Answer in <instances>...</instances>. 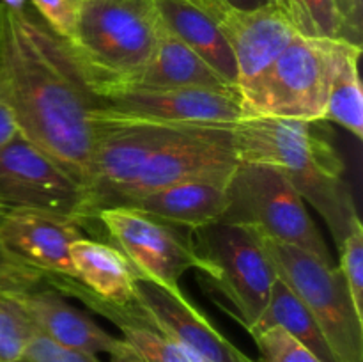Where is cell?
Segmentation results:
<instances>
[{
    "instance_id": "1",
    "label": "cell",
    "mask_w": 363,
    "mask_h": 362,
    "mask_svg": "<svg viewBox=\"0 0 363 362\" xmlns=\"http://www.w3.org/2000/svg\"><path fill=\"white\" fill-rule=\"evenodd\" d=\"M0 80L18 130L87 188L96 98L66 39L25 7L0 2Z\"/></svg>"
},
{
    "instance_id": "2",
    "label": "cell",
    "mask_w": 363,
    "mask_h": 362,
    "mask_svg": "<svg viewBox=\"0 0 363 362\" xmlns=\"http://www.w3.org/2000/svg\"><path fill=\"white\" fill-rule=\"evenodd\" d=\"M240 163L234 124L152 123L96 116L87 185L89 213L130 204L152 190L204 176H230Z\"/></svg>"
},
{
    "instance_id": "3",
    "label": "cell",
    "mask_w": 363,
    "mask_h": 362,
    "mask_svg": "<svg viewBox=\"0 0 363 362\" xmlns=\"http://www.w3.org/2000/svg\"><path fill=\"white\" fill-rule=\"evenodd\" d=\"M326 121L245 117L234 124L240 162L264 163L286 176L328 226L337 247L360 219L342 156Z\"/></svg>"
},
{
    "instance_id": "4",
    "label": "cell",
    "mask_w": 363,
    "mask_h": 362,
    "mask_svg": "<svg viewBox=\"0 0 363 362\" xmlns=\"http://www.w3.org/2000/svg\"><path fill=\"white\" fill-rule=\"evenodd\" d=\"M362 46L298 32L272 66L241 94L247 117L323 121L330 87L344 60Z\"/></svg>"
},
{
    "instance_id": "5",
    "label": "cell",
    "mask_w": 363,
    "mask_h": 362,
    "mask_svg": "<svg viewBox=\"0 0 363 362\" xmlns=\"http://www.w3.org/2000/svg\"><path fill=\"white\" fill-rule=\"evenodd\" d=\"M162 31L152 0H78L67 45L89 82L123 80L151 59Z\"/></svg>"
},
{
    "instance_id": "6",
    "label": "cell",
    "mask_w": 363,
    "mask_h": 362,
    "mask_svg": "<svg viewBox=\"0 0 363 362\" xmlns=\"http://www.w3.org/2000/svg\"><path fill=\"white\" fill-rule=\"evenodd\" d=\"M227 192L229 206L218 222L250 227L264 240L293 245L333 265L305 201L275 167L240 162Z\"/></svg>"
},
{
    "instance_id": "7",
    "label": "cell",
    "mask_w": 363,
    "mask_h": 362,
    "mask_svg": "<svg viewBox=\"0 0 363 362\" xmlns=\"http://www.w3.org/2000/svg\"><path fill=\"white\" fill-rule=\"evenodd\" d=\"M188 241L197 258V270L225 295L250 334L268 305L277 280L262 238L250 227L213 222L191 229Z\"/></svg>"
},
{
    "instance_id": "8",
    "label": "cell",
    "mask_w": 363,
    "mask_h": 362,
    "mask_svg": "<svg viewBox=\"0 0 363 362\" xmlns=\"http://www.w3.org/2000/svg\"><path fill=\"white\" fill-rule=\"evenodd\" d=\"M279 279L293 291L321 329L337 362H363V316L358 314L339 266L262 238Z\"/></svg>"
},
{
    "instance_id": "9",
    "label": "cell",
    "mask_w": 363,
    "mask_h": 362,
    "mask_svg": "<svg viewBox=\"0 0 363 362\" xmlns=\"http://www.w3.org/2000/svg\"><path fill=\"white\" fill-rule=\"evenodd\" d=\"M89 85L98 106L96 116L101 117L190 124H236L247 117L236 89L160 87L112 80Z\"/></svg>"
},
{
    "instance_id": "10",
    "label": "cell",
    "mask_w": 363,
    "mask_h": 362,
    "mask_svg": "<svg viewBox=\"0 0 363 362\" xmlns=\"http://www.w3.org/2000/svg\"><path fill=\"white\" fill-rule=\"evenodd\" d=\"M0 209H35L91 219L87 188L20 133L0 151Z\"/></svg>"
},
{
    "instance_id": "11",
    "label": "cell",
    "mask_w": 363,
    "mask_h": 362,
    "mask_svg": "<svg viewBox=\"0 0 363 362\" xmlns=\"http://www.w3.org/2000/svg\"><path fill=\"white\" fill-rule=\"evenodd\" d=\"M108 236L135 272L169 290H179V279L197 268V258L176 227L151 219L133 208H105L96 213Z\"/></svg>"
},
{
    "instance_id": "12",
    "label": "cell",
    "mask_w": 363,
    "mask_h": 362,
    "mask_svg": "<svg viewBox=\"0 0 363 362\" xmlns=\"http://www.w3.org/2000/svg\"><path fill=\"white\" fill-rule=\"evenodd\" d=\"M229 43L238 66V91L243 94L298 34L289 20L273 6L241 9L229 0H191Z\"/></svg>"
},
{
    "instance_id": "13",
    "label": "cell",
    "mask_w": 363,
    "mask_h": 362,
    "mask_svg": "<svg viewBox=\"0 0 363 362\" xmlns=\"http://www.w3.org/2000/svg\"><path fill=\"white\" fill-rule=\"evenodd\" d=\"M135 302L158 332L204 362H255L222 336L181 290H169L135 272Z\"/></svg>"
},
{
    "instance_id": "14",
    "label": "cell",
    "mask_w": 363,
    "mask_h": 362,
    "mask_svg": "<svg viewBox=\"0 0 363 362\" xmlns=\"http://www.w3.org/2000/svg\"><path fill=\"white\" fill-rule=\"evenodd\" d=\"M82 224L69 216L35 209H9L0 219L4 248L43 273L77 277L71 263V243L80 240Z\"/></svg>"
},
{
    "instance_id": "15",
    "label": "cell",
    "mask_w": 363,
    "mask_h": 362,
    "mask_svg": "<svg viewBox=\"0 0 363 362\" xmlns=\"http://www.w3.org/2000/svg\"><path fill=\"white\" fill-rule=\"evenodd\" d=\"M230 176H204L177 181L140 195L121 208H133L174 227L197 229L222 219L229 206L227 185Z\"/></svg>"
},
{
    "instance_id": "16",
    "label": "cell",
    "mask_w": 363,
    "mask_h": 362,
    "mask_svg": "<svg viewBox=\"0 0 363 362\" xmlns=\"http://www.w3.org/2000/svg\"><path fill=\"white\" fill-rule=\"evenodd\" d=\"M11 295L34 329L60 346L98 355L110 353L119 341L53 287L45 290L41 286L27 293Z\"/></svg>"
},
{
    "instance_id": "17",
    "label": "cell",
    "mask_w": 363,
    "mask_h": 362,
    "mask_svg": "<svg viewBox=\"0 0 363 362\" xmlns=\"http://www.w3.org/2000/svg\"><path fill=\"white\" fill-rule=\"evenodd\" d=\"M162 25L238 89V66L215 21L191 0H152Z\"/></svg>"
},
{
    "instance_id": "18",
    "label": "cell",
    "mask_w": 363,
    "mask_h": 362,
    "mask_svg": "<svg viewBox=\"0 0 363 362\" xmlns=\"http://www.w3.org/2000/svg\"><path fill=\"white\" fill-rule=\"evenodd\" d=\"M105 82V80H98ZM130 84L160 85V87H206L236 89L216 73L199 53L170 34L163 27L158 46L144 67L123 80ZM238 91V89H236Z\"/></svg>"
},
{
    "instance_id": "19",
    "label": "cell",
    "mask_w": 363,
    "mask_h": 362,
    "mask_svg": "<svg viewBox=\"0 0 363 362\" xmlns=\"http://www.w3.org/2000/svg\"><path fill=\"white\" fill-rule=\"evenodd\" d=\"M77 279L98 297L116 304L135 302V270L123 252L101 241H73L69 248Z\"/></svg>"
},
{
    "instance_id": "20",
    "label": "cell",
    "mask_w": 363,
    "mask_h": 362,
    "mask_svg": "<svg viewBox=\"0 0 363 362\" xmlns=\"http://www.w3.org/2000/svg\"><path fill=\"white\" fill-rule=\"evenodd\" d=\"M268 327H282L286 332H289L298 343L311 350L321 362H337L335 355L330 350L315 319L305 309V305L298 300L296 295L279 279V275H277L275 284L272 287L268 305H266L261 319L254 327L250 336L259 330L268 329Z\"/></svg>"
},
{
    "instance_id": "21",
    "label": "cell",
    "mask_w": 363,
    "mask_h": 362,
    "mask_svg": "<svg viewBox=\"0 0 363 362\" xmlns=\"http://www.w3.org/2000/svg\"><path fill=\"white\" fill-rule=\"evenodd\" d=\"M362 48L354 50L337 71L330 87L323 121H332L350 131L354 138H363V91L360 80Z\"/></svg>"
},
{
    "instance_id": "22",
    "label": "cell",
    "mask_w": 363,
    "mask_h": 362,
    "mask_svg": "<svg viewBox=\"0 0 363 362\" xmlns=\"http://www.w3.org/2000/svg\"><path fill=\"white\" fill-rule=\"evenodd\" d=\"M289 21L303 35L342 39L335 0H291Z\"/></svg>"
},
{
    "instance_id": "23",
    "label": "cell",
    "mask_w": 363,
    "mask_h": 362,
    "mask_svg": "<svg viewBox=\"0 0 363 362\" xmlns=\"http://www.w3.org/2000/svg\"><path fill=\"white\" fill-rule=\"evenodd\" d=\"M34 325L27 318L11 293L0 291V358L2 362H16L23 355Z\"/></svg>"
},
{
    "instance_id": "24",
    "label": "cell",
    "mask_w": 363,
    "mask_h": 362,
    "mask_svg": "<svg viewBox=\"0 0 363 362\" xmlns=\"http://www.w3.org/2000/svg\"><path fill=\"white\" fill-rule=\"evenodd\" d=\"M123 339L133 346L147 362H201L197 355L188 351L176 341L169 339L152 327H121Z\"/></svg>"
},
{
    "instance_id": "25",
    "label": "cell",
    "mask_w": 363,
    "mask_h": 362,
    "mask_svg": "<svg viewBox=\"0 0 363 362\" xmlns=\"http://www.w3.org/2000/svg\"><path fill=\"white\" fill-rule=\"evenodd\" d=\"M339 268L358 314L363 316V224L360 219L354 220L350 234L344 238L342 245L339 247Z\"/></svg>"
},
{
    "instance_id": "26",
    "label": "cell",
    "mask_w": 363,
    "mask_h": 362,
    "mask_svg": "<svg viewBox=\"0 0 363 362\" xmlns=\"http://www.w3.org/2000/svg\"><path fill=\"white\" fill-rule=\"evenodd\" d=\"M252 337L261 351V362H321L282 327H268Z\"/></svg>"
},
{
    "instance_id": "27",
    "label": "cell",
    "mask_w": 363,
    "mask_h": 362,
    "mask_svg": "<svg viewBox=\"0 0 363 362\" xmlns=\"http://www.w3.org/2000/svg\"><path fill=\"white\" fill-rule=\"evenodd\" d=\"M0 209V219H2ZM45 286V273L25 265L4 248L0 241V291L4 293H27Z\"/></svg>"
},
{
    "instance_id": "28",
    "label": "cell",
    "mask_w": 363,
    "mask_h": 362,
    "mask_svg": "<svg viewBox=\"0 0 363 362\" xmlns=\"http://www.w3.org/2000/svg\"><path fill=\"white\" fill-rule=\"evenodd\" d=\"M21 357L30 362H103L99 361L98 355L60 346L38 330L28 339Z\"/></svg>"
},
{
    "instance_id": "29",
    "label": "cell",
    "mask_w": 363,
    "mask_h": 362,
    "mask_svg": "<svg viewBox=\"0 0 363 362\" xmlns=\"http://www.w3.org/2000/svg\"><path fill=\"white\" fill-rule=\"evenodd\" d=\"M39 18L62 39H69L74 31L78 0H30Z\"/></svg>"
},
{
    "instance_id": "30",
    "label": "cell",
    "mask_w": 363,
    "mask_h": 362,
    "mask_svg": "<svg viewBox=\"0 0 363 362\" xmlns=\"http://www.w3.org/2000/svg\"><path fill=\"white\" fill-rule=\"evenodd\" d=\"M340 18V38L362 46L363 39V0H335Z\"/></svg>"
},
{
    "instance_id": "31",
    "label": "cell",
    "mask_w": 363,
    "mask_h": 362,
    "mask_svg": "<svg viewBox=\"0 0 363 362\" xmlns=\"http://www.w3.org/2000/svg\"><path fill=\"white\" fill-rule=\"evenodd\" d=\"M18 133H20V130H18L16 116H14L9 98H7L6 87H4L2 80H0V151L7 144H11Z\"/></svg>"
},
{
    "instance_id": "32",
    "label": "cell",
    "mask_w": 363,
    "mask_h": 362,
    "mask_svg": "<svg viewBox=\"0 0 363 362\" xmlns=\"http://www.w3.org/2000/svg\"><path fill=\"white\" fill-rule=\"evenodd\" d=\"M110 362H147L133 346L126 343L124 339L117 341L113 350L110 351Z\"/></svg>"
},
{
    "instance_id": "33",
    "label": "cell",
    "mask_w": 363,
    "mask_h": 362,
    "mask_svg": "<svg viewBox=\"0 0 363 362\" xmlns=\"http://www.w3.org/2000/svg\"><path fill=\"white\" fill-rule=\"evenodd\" d=\"M233 6L241 7V9H257L262 6H272L269 0H229Z\"/></svg>"
},
{
    "instance_id": "34",
    "label": "cell",
    "mask_w": 363,
    "mask_h": 362,
    "mask_svg": "<svg viewBox=\"0 0 363 362\" xmlns=\"http://www.w3.org/2000/svg\"><path fill=\"white\" fill-rule=\"evenodd\" d=\"M269 4H272L273 7H277V9H279L280 13H282L284 16L289 20V16H291V0H269Z\"/></svg>"
},
{
    "instance_id": "35",
    "label": "cell",
    "mask_w": 363,
    "mask_h": 362,
    "mask_svg": "<svg viewBox=\"0 0 363 362\" xmlns=\"http://www.w3.org/2000/svg\"><path fill=\"white\" fill-rule=\"evenodd\" d=\"M2 4H6V6L9 7H14V9H21L25 4V0H0Z\"/></svg>"
},
{
    "instance_id": "36",
    "label": "cell",
    "mask_w": 363,
    "mask_h": 362,
    "mask_svg": "<svg viewBox=\"0 0 363 362\" xmlns=\"http://www.w3.org/2000/svg\"><path fill=\"white\" fill-rule=\"evenodd\" d=\"M16 362H30V361H27V358H23V357H21V358H18Z\"/></svg>"
},
{
    "instance_id": "37",
    "label": "cell",
    "mask_w": 363,
    "mask_h": 362,
    "mask_svg": "<svg viewBox=\"0 0 363 362\" xmlns=\"http://www.w3.org/2000/svg\"><path fill=\"white\" fill-rule=\"evenodd\" d=\"M0 362H2V358H0Z\"/></svg>"
},
{
    "instance_id": "38",
    "label": "cell",
    "mask_w": 363,
    "mask_h": 362,
    "mask_svg": "<svg viewBox=\"0 0 363 362\" xmlns=\"http://www.w3.org/2000/svg\"><path fill=\"white\" fill-rule=\"evenodd\" d=\"M201 362H204V361H201Z\"/></svg>"
}]
</instances>
